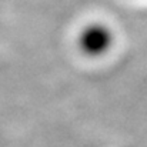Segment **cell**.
Here are the masks:
<instances>
[{
  "label": "cell",
  "mask_w": 147,
  "mask_h": 147,
  "mask_svg": "<svg viewBox=\"0 0 147 147\" xmlns=\"http://www.w3.org/2000/svg\"><path fill=\"white\" fill-rule=\"evenodd\" d=\"M114 37V32L107 23L89 22L77 33V47L87 57H101L111 50Z\"/></svg>",
  "instance_id": "1"
}]
</instances>
